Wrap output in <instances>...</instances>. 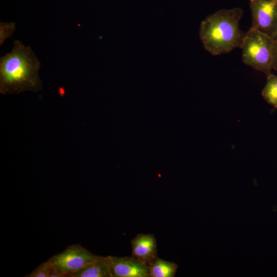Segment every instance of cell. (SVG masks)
<instances>
[{
  "mask_svg": "<svg viewBox=\"0 0 277 277\" xmlns=\"http://www.w3.org/2000/svg\"><path fill=\"white\" fill-rule=\"evenodd\" d=\"M41 64L29 46L13 41L11 51L0 57V93L37 92L42 88L39 77Z\"/></svg>",
  "mask_w": 277,
  "mask_h": 277,
  "instance_id": "1",
  "label": "cell"
},
{
  "mask_svg": "<svg viewBox=\"0 0 277 277\" xmlns=\"http://www.w3.org/2000/svg\"><path fill=\"white\" fill-rule=\"evenodd\" d=\"M243 10L236 7L220 9L207 16L201 23L200 37L204 48L219 55L240 48L245 33L240 29Z\"/></svg>",
  "mask_w": 277,
  "mask_h": 277,
  "instance_id": "2",
  "label": "cell"
},
{
  "mask_svg": "<svg viewBox=\"0 0 277 277\" xmlns=\"http://www.w3.org/2000/svg\"><path fill=\"white\" fill-rule=\"evenodd\" d=\"M272 38L250 28L245 33L240 48L243 63L266 76L272 73Z\"/></svg>",
  "mask_w": 277,
  "mask_h": 277,
  "instance_id": "3",
  "label": "cell"
},
{
  "mask_svg": "<svg viewBox=\"0 0 277 277\" xmlns=\"http://www.w3.org/2000/svg\"><path fill=\"white\" fill-rule=\"evenodd\" d=\"M100 259V256L76 244L67 247L62 252L52 256L47 262L51 268L62 277H69L70 274Z\"/></svg>",
  "mask_w": 277,
  "mask_h": 277,
  "instance_id": "4",
  "label": "cell"
},
{
  "mask_svg": "<svg viewBox=\"0 0 277 277\" xmlns=\"http://www.w3.org/2000/svg\"><path fill=\"white\" fill-rule=\"evenodd\" d=\"M250 28L272 38L277 31V2L272 0L250 1Z\"/></svg>",
  "mask_w": 277,
  "mask_h": 277,
  "instance_id": "5",
  "label": "cell"
},
{
  "mask_svg": "<svg viewBox=\"0 0 277 277\" xmlns=\"http://www.w3.org/2000/svg\"><path fill=\"white\" fill-rule=\"evenodd\" d=\"M109 267L112 277H149L147 264L132 256H102Z\"/></svg>",
  "mask_w": 277,
  "mask_h": 277,
  "instance_id": "6",
  "label": "cell"
},
{
  "mask_svg": "<svg viewBox=\"0 0 277 277\" xmlns=\"http://www.w3.org/2000/svg\"><path fill=\"white\" fill-rule=\"evenodd\" d=\"M131 256L134 259L147 264L157 256L156 240L150 234H138L131 241Z\"/></svg>",
  "mask_w": 277,
  "mask_h": 277,
  "instance_id": "7",
  "label": "cell"
},
{
  "mask_svg": "<svg viewBox=\"0 0 277 277\" xmlns=\"http://www.w3.org/2000/svg\"><path fill=\"white\" fill-rule=\"evenodd\" d=\"M69 277H112L110 270L100 256V259L89 264Z\"/></svg>",
  "mask_w": 277,
  "mask_h": 277,
  "instance_id": "8",
  "label": "cell"
},
{
  "mask_svg": "<svg viewBox=\"0 0 277 277\" xmlns=\"http://www.w3.org/2000/svg\"><path fill=\"white\" fill-rule=\"evenodd\" d=\"M149 277H173L178 269L176 263L157 257L148 265Z\"/></svg>",
  "mask_w": 277,
  "mask_h": 277,
  "instance_id": "9",
  "label": "cell"
},
{
  "mask_svg": "<svg viewBox=\"0 0 277 277\" xmlns=\"http://www.w3.org/2000/svg\"><path fill=\"white\" fill-rule=\"evenodd\" d=\"M267 81L262 91L265 101L271 106L277 108V72L266 76Z\"/></svg>",
  "mask_w": 277,
  "mask_h": 277,
  "instance_id": "10",
  "label": "cell"
},
{
  "mask_svg": "<svg viewBox=\"0 0 277 277\" xmlns=\"http://www.w3.org/2000/svg\"><path fill=\"white\" fill-rule=\"evenodd\" d=\"M15 30L14 22H0V45L2 46L4 41L11 37Z\"/></svg>",
  "mask_w": 277,
  "mask_h": 277,
  "instance_id": "11",
  "label": "cell"
},
{
  "mask_svg": "<svg viewBox=\"0 0 277 277\" xmlns=\"http://www.w3.org/2000/svg\"><path fill=\"white\" fill-rule=\"evenodd\" d=\"M51 268L48 262L41 264L32 272L25 275L26 277H49Z\"/></svg>",
  "mask_w": 277,
  "mask_h": 277,
  "instance_id": "12",
  "label": "cell"
},
{
  "mask_svg": "<svg viewBox=\"0 0 277 277\" xmlns=\"http://www.w3.org/2000/svg\"><path fill=\"white\" fill-rule=\"evenodd\" d=\"M273 44V70L277 72V31L272 37Z\"/></svg>",
  "mask_w": 277,
  "mask_h": 277,
  "instance_id": "13",
  "label": "cell"
},
{
  "mask_svg": "<svg viewBox=\"0 0 277 277\" xmlns=\"http://www.w3.org/2000/svg\"><path fill=\"white\" fill-rule=\"evenodd\" d=\"M272 1H275V2H277V0H272Z\"/></svg>",
  "mask_w": 277,
  "mask_h": 277,
  "instance_id": "14",
  "label": "cell"
},
{
  "mask_svg": "<svg viewBox=\"0 0 277 277\" xmlns=\"http://www.w3.org/2000/svg\"><path fill=\"white\" fill-rule=\"evenodd\" d=\"M249 1H252V0H249Z\"/></svg>",
  "mask_w": 277,
  "mask_h": 277,
  "instance_id": "15",
  "label": "cell"
}]
</instances>
